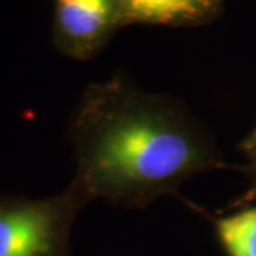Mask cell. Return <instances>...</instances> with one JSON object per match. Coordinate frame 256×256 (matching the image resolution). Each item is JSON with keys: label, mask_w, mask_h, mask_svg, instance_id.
<instances>
[{"label": "cell", "mask_w": 256, "mask_h": 256, "mask_svg": "<svg viewBox=\"0 0 256 256\" xmlns=\"http://www.w3.org/2000/svg\"><path fill=\"white\" fill-rule=\"evenodd\" d=\"M68 137L77 165L72 184L88 201L146 208L195 174L230 168L182 102L120 78L82 92Z\"/></svg>", "instance_id": "6da1fadb"}, {"label": "cell", "mask_w": 256, "mask_h": 256, "mask_svg": "<svg viewBox=\"0 0 256 256\" xmlns=\"http://www.w3.org/2000/svg\"><path fill=\"white\" fill-rule=\"evenodd\" d=\"M88 200L70 182L44 200L0 196V256H70V234Z\"/></svg>", "instance_id": "7a4b0ae2"}, {"label": "cell", "mask_w": 256, "mask_h": 256, "mask_svg": "<svg viewBox=\"0 0 256 256\" xmlns=\"http://www.w3.org/2000/svg\"><path fill=\"white\" fill-rule=\"evenodd\" d=\"M114 0H56V36L72 53H84L114 23Z\"/></svg>", "instance_id": "3957f363"}, {"label": "cell", "mask_w": 256, "mask_h": 256, "mask_svg": "<svg viewBox=\"0 0 256 256\" xmlns=\"http://www.w3.org/2000/svg\"><path fill=\"white\" fill-rule=\"evenodd\" d=\"M124 18L146 23H181L205 18L210 0H118Z\"/></svg>", "instance_id": "277c9868"}, {"label": "cell", "mask_w": 256, "mask_h": 256, "mask_svg": "<svg viewBox=\"0 0 256 256\" xmlns=\"http://www.w3.org/2000/svg\"><path fill=\"white\" fill-rule=\"evenodd\" d=\"M210 220L225 255L256 256V204Z\"/></svg>", "instance_id": "5b68a950"}, {"label": "cell", "mask_w": 256, "mask_h": 256, "mask_svg": "<svg viewBox=\"0 0 256 256\" xmlns=\"http://www.w3.org/2000/svg\"><path fill=\"white\" fill-rule=\"evenodd\" d=\"M236 170L240 171L244 176L246 178L248 186L245 192L239 196L238 200L230 204V208H244L248 205L256 204V161H248L242 166H236Z\"/></svg>", "instance_id": "8992f818"}, {"label": "cell", "mask_w": 256, "mask_h": 256, "mask_svg": "<svg viewBox=\"0 0 256 256\" xmlns=\"http://www.w3.org/2000/svg\"><path fill=\"white\" fill-rule=\"evenodd\" d=\"M239 151L246 156L248 161H256V126L239 144Z\"/></svg>", "instance_id": "52a82bcc"}]
</instances>
